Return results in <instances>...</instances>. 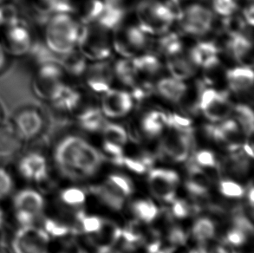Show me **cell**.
Masks as SVG:
<instances>
[{"instance_id":"cb8c5ba5","label":"cell","mask_w":254,"mask_h":253,"mask_svg":"<svg viewBox=\"0 0 254 253\" xmlns=\"http://www.w3.org/2000/svg\"><path fill=\"white\" fill-rule=\"evenodd\" d=\"M167 67L173 77L181 81L190 78L195 72V66L182 52L167 57Z\"/></svg>"},{"instance_id":"4dcf8cb0","label":"cell","mask_w":254,"mask_h":253,"mask_svg":"<svg viewBox=\"0 0 254 253\" xmlns=\"http://www.w3.org/2000/svg\"><path fill=\"white\" fill-rule=\"evenodd\" d=\"M215 225L208 218H200L192 226V236L200 243L212 240L215 235Z\"/></svg>"},{"instance_id":"7c38bea8","label":"cell","mask_w":254,"mask_h":253,"mask_svg":"<svg viewBox=\"0 0 254 253\" xmlns=\"http://www.w3.org/2000/svg\"><path fill=\"white\" fill-rule=\"evenodd\" d=\"M148 43L146 33L136 26L121 28L115 30L114 48L117 53L129 58L136 55L146 47Z\"/></svg>"},{"instance_id":"f1b7e54d","label":"cell","mask_w":254,"mask_h":253,"mask_svg":"<svg viewBox=\"0 0 254 253\" xmlns=\"http://www.w3.org/2000/svg\"><path fill=\"white\" fill-rule=\"evenodd\" d=\"M235 121L246 136H252L254 130V115L250 107L239 104L233 109Z\"/></svg>"},{"instance_id":"7dc6e473","label":"cell","mask_w":254,"mask_h":253,"mask_svg":"<svg viewBox=\"0 0 254 253\" xmlns=\"http://www.w3.org/2000/svg\"><path fill=\"white\" fill-rule=\"evenodd\" d=\"M244 17L245 20L248 22V24L253 26L254 22V4L253 3L245 9Z\"/></svg>"},{"instance_id":"9c48e42d","label":"cell","mask_w":254,"mask_h":253,"mask_svg":"<svg viewBox=\"0 0 254 253\" xmlns=\"http://www.w3.org/2000/svg\"><path fill=\"white\" fill-rule=\"evenodd\" d=\"M50 236L43 228L21 226L10 243L11 253H49Z\"/></svg>"},{"instance_id":"ee69618b","label":"cell","mask_w":254,"mask_h":253,"mask_svg":"<svg viewBox=\"0 0 254 253\" xmlns=\"http://www.w3.org/2000/svg\"><path fill=\"white\" fill-rule=\"evenodd\" d=\"M168 240L169 243L175 246H183L187 241V235L185 232L178 226H174L169 229L168 234Z\"/></svg>"},{"instance_id":"8d00e7d4","label":"cell","mask_w":254,"mask_h":253,"mask_svg":"<svg viewBox=\"0 0 254 253\" xmlns=\"http://www.w3.org/2000/svg\"><path fill=\"white\" fill-rule=\"evenodd\" d=\"M108 181L111 182L115 186V188L119 190L125 197L132 194L134 191L133 183L131 182L130 179L127 178L125 175L118 174L111 175L108 179Z\"/></svg>"},{"instance_id":"7402d4cb","label":"cell","mask_w":254,"mask_h":253,"mask_svg":"<svg viewBox=\"0 0 254 253\" xmlns=\"http://www.w3.org/2000/svg\"><path fill=\"white\" fill-rule=\"evenodd\" d=\"M76 119L80 126L89 132L102 131L107 122L102 110L95 107H84L76 113Z\"/></svg>"},{"instance_id":"c3c4849f","label":"cell","mask_w":254,"mask_h":253,"mask_svg":"<svg viewBox=\"0 0 254 253\" xmlns=\"http://www.w3.org/2000/svg\"><path fill=\"white\" fill-rule=\"evenodd\" d=\"M243 151L245 154H247L248 156L253 159L254 158V148H253V145L249 142H245L243 145Z\"/></svg>"},{"instance_id":"d4e9b609","label":"cell","mask_w":254,"mask_h":253,"mask_svg":"<svg viewBox=\"0 0 254 253\" xmlns=\"http://www.w3.org/2000/svg\"><path fill=\"white\" fill-rule=\"evenodd\" d=\"M168 115L158 110H152L141 119V129L148 137L160 135L167 126Z\"/></svg>"},{"instance_id":"4316f807","label":"cell","mask_w":254,"mask_h":253,"mask_svg":"<svg viewBox=\"0 0 254 253\" xmlns=\"http://www.w3.org/2000/svg\"><path fill=\"white\" fill-rule=\"evenodd\" d=\"M59 63L62 66L64 73L73 76L83 75L87 68L85 58L81 52H76L75 50L66 55L60 57Z\"/></svg>"},{"instance_id":"ac0fdd59","label":"cell","mask_w":254,"mask_h":253,"mask_svg":"<svg viewBox=\"0 0 254 253\" xmlns=\"http://www.w3.org/2000/svg\"><path fill=\"white\" fill-rule=\"evenodd\" d=\"M189 59L194 66L213 70L220 64L219 48L213 42H200L192 47Z\"/></svg>"},{"instance_id":"f6af8a7d","label":"cell","mask_w":254,"mask_h":253,"mask_svg":"<svg viewBox=\"0 0 254 253\" xmlns=\"http://www.w3.org/2000/svg\"><path fill=\"white\" fill-rule=\"evenodd\" d=\"M123 165L125 166L127 169L136 174L141 175L144 174L148 170V168L145 166L144 163L140 159H132V158L124 157L123 159Z\"/></svg>"},{"instance_id":"7a4b0ae2","label":"cell","mask_w":254,"mask_h":253,"mask_svg":"<svg viewBox=\"0 0 254 253\" xmlns=\"http://www.w3.org/2000/svg\"><path fill=\"white\" fill-rule=\"evenodd\" d=\"M139 28L146 34H165L173 22L180 18L182 10L174 0L163 3L159 0H142L136 9Z\"/></svg>"},{"instance_id":"f546056e","label":"cell","mask_w":254,"mask_h":253,"mask_svg":"<svg viewBox=\"0 0 254 253\" xmlns=\"http://www.w3.org/2000/svg\"><path fill=\"white\" fill-rule=\"evenodd\" d=\"M132 211L138 219L146 224L154 222L158 215V208L154 202L148 199H140L133 203Z\"/></svg>"},{"instance_id":"f35d334b","label":"cell","mask_w":254,"mask_h":253,"mask_svg":"<svg viewBox=\"0 0 254 253\" xmlns=\"http://www.w3.org/2000/svg\"><path fill=\"white\" fill-rule=\"evenodd\" d=\"M213 8L220 16L231 17L237 10V0H213Z\"/></svg>"},{"instance_id":"681fc988","label":"cell","mask_w":254,"mask_h":253,"mask_svg":"<svg viewBox=\"0 0 254 253\" xmlns=\"http://www.w3.org/2000/svg\"><path fill=\"white\" fill-rule=\"evenodd\" d=\"M254 186L253 184H250V187L248 188V202H249V204H250V206H251V208H254Z\"/></svg>"},{"instance_id":"8992f818","label":"cell","mask_w":254,"mask_h":253,"mask_svg":"<svg viewBox=\"0 0 254 253\" xmlns=\"http://www.w3.org/2000/svg\"><path fill=\"white\" fill-rule=\"evenodd\" d=\"M108 31L98 24L80 28L77 45L85 59L103 61L111 54Z\"/></svg>"},{"instance_id":"bcb514c9","label":"cell","mask_w":254,"mask_h":253,"mask_svg":"<svg viewBox=\"0 0 254 253\" xmlns=\"http://www.w3.org/2000/svg\"><path fill=\"white\" fill-rule=\"evenodd\" d=\"M10 57L7 54L2 44L0 43V74L6 70V68L10 64Z\"/></svg>"},{"instance_id":"484cf974","label":"cell","mask_w":254,"mask_h":253,"mask_svg":"<svg viewBox=\"0 0 254 253\" xmlns=\"http://www.w3.org/2000/svg\"><path fill=\"white\" fill-rule=\"evenodd\" d=\"M134 67L136 68L139 79L151 78L157 75L162 69V63L157 57L151 54L140 56L133 59Z\"/></svg>"},{"instance_id":"9f6ffc18","label":"cell","mask_w":254,"mask_h":253,"mask_svg":"<svg viewBox=\"0 0 254 253\" xmlns=\"http://www.w3.org/2000/svg\"><path fill=\"white\" fill-rule=\"evenodd\" d=\"M8 1H9V0H0V5L3 4V3H7Z\"/></svg>"},{"instance_id":"836d02e7","label":"cell","mask_w":254,"mask_h":253,"mask_svg":"<svg viewBox=\"0 0 254 253\" xmlns=\"http://www.w3.org/2000/svg\"><path fill=\"white\" fill-rule=\"evenodd\" d=\"M159 49L167 57L179 54L182 52V41L177 35H166L159 41Z\"/></svg>"},{"instance_id":"5bb4252c","label":"cell","mask_w":254,"mask_h":253,"mask_svg":"<svg viewBox=\"0 0 254 253\" xmlns=\"http://www.w3.org/2000/svg\"><path fill=\"white\" fill-rule=\"evenodd\" d=\"M179 182V175L169 169H152L148 174V182L152 192L156 198L169 203L175 199V191Z\"/></svg>"},{"instance_id":"277c9868","label":"cell","mask_w":254,"mask_h":253,"mask_svg":"<svg viewBox=\"0 0 254 253\" xmlns=\"http://www.w3.org/2000/svg\"><path fill=\"white\" fill-rule=\"evenodd\" d=\"M37 38L31 24L20 17L0 29V43L10 58H25Z\"/></svg>"},{"instance_id":"ba28073f","label":"cell","mask_w":254,"mask_h":253,"mask_svg":"<svg viewBox=\"0 0 254 253\" xmlns=\"http://www.w3.org/2000/svg\"><path fill=\"white\" fill-rule=\"evenodd\" d=\"M198 106L204 117L212 123L226 120L234 109L227 93L212 88L200 91Z\"/></svg>"},{"instance_id":"30bf717a","label":"cell","mask_w":254,"mask_h":253,"mask_svg":"<svg viewBox=\"0 0 254 253\" xmlns=\"http://www.w3.org/2000/svg\"><path fill=\"white\" fill-rule=\"evenodd\" d=\"M169 133L160 146V154L175 162H184L189 157L193 145L192 130H181L169 127Z\"/></svg>"},{"instance_id":"ffe728a7","label":"cell","mask_w":254,"mask_h":253,"mask_svg":"<svg viewBox=\"0 0 254 253\" xmlns=\"http://www.w3.org/2000/svg\"><path fill=\"white\" fill-rule=\"evenodd\" d=\"M226 77L229 89L236 94L248 92L254 85V70L250 66L242 65L229 69Z\"/></svg>"},{"instance_id":"8fae6325","label":"cell","mask_w":254,"mask_h":253,"mask_svg":"<svg viewBox=\"0 0 254 253\" xmlns=\"http://www.w3.org/2000/svg\"><path fill=\"white\" fill-rule=\"evenodd\" d=\"M182 30L187 34L203 36L209 32L213 24V12L201 4H192L182 11L181 17Z\"/></svg>"},{"instance_id":"4fadbf2b","label":"cell","mask_w":254,"mask_h":253,"mask_svg":"<svg viewBox=\"0 0 254 253\" xmlns=\"http://www.w3.org/2000/svg\"><path fill=\"white\" fill-rule=\"evenodd\" d=\"M18 172L28 182L42 183L48 179V162L45 154L38 149H32L18 161Z\"/></svg>"},{"instance_id":"74e56055","label":"cell","mask_w":254,"mask_h":253,"mask_svg":"<svg viewBox=\"0 0 254 253\" xmlns=\"http://www.w3.org/2000/svg\"><path fill=\"white\" fill-rule=\"evenodd\" d=\"M220 191L224 196L231 198H241L245 194V189L242 186L237 182L227 180L220 182Z\"/></svg>"},{"instance_id":"db71d44e","label":"cell","mask_w":254,"mask_h":253,"mask_svg":"<svg viewBox=\"0 0 254 253\" xmlns=\"http://www.w3.org/2000/svg\"><path fill=\"white\" fill-rule=\"evenodd\" d=\"M3 119H4V111H3V107L0 104V125L3 124Z\"/></svg>"},{"instance_id":"e0dca14e","label":"cell","mask_w":254,"mask_h":253,"mask_svg":"<svg viewBox=\"0 0 254 253\" xmlns=\"http://www.w3.org/2000/svg\"><path fill=\"white\" fill-rule=\"evenodd\" d=\"M84 73L87 84L95 92L105 93L110 89L114 71L109 63L98 61L86 68Z\"/></svg>"},{"instance_id":"6da1fadb","label":"cell","mask_w":254,"mask_h":253,"mask_svg":"<svg viewBox=\"0 0 254 253\" xmlns=\"http://www.w3.org/2000/svg\"><path fill=\"white\" fill-rule=\"evenodd\" d=\"M42 25L41 40L53 55L60 58L75 50L81 26L71 13L54 14Z\"/></svg>"},{"instance_id":"b9f144b4","label":"cell","mask_w":254,"mask_h":253,"mask_svg":"<svg viewBox=\"0 0 254 253\" xmlns=\"http://www.w3.org/2000/svg\"><path fill=\"white\" fill-rule=\"evenodd\" d=\"M172 204V214L178 219H185L192 212V205L185 200L175 199Z\"/></svg>"},{"instance_id":"f5cc1de1","label":"cell","mask_w":254,"mask_h":253,"mask_svg":"<svg viewBox=\"0 0 254 253\" xmlns=\"http://www.w3.org/2000/svg\"><path fill=\"white\" fill-rule=\"evenodd\" d=\"M189 253H207V250H206V247H199L198 249H196V250H192Z\"/></svg>"},{"instance_id":"44dd1931","label":"cell","mask_w":254,"mask_h":253,"mask_svg":"<svg viewBox=\"0 0 254 253\" xmlns=\"http://www.w3.org/2000/svg\"><path fill=\"white\" fill-rule=\"evenodd\" d=\"M156 89L160 96L172 103H181L188 93L185 83L174 77L161 79L157 82Z\"/></svg>"},{"instance_id":"11a10c76","label":"cell","mask_w":254,"mask_h":253,"mask_svg":"<svg viewBox=\"0 0 254 253\" xmlns=\"http://www.w3.org/2000/svg\"><path fill=\"white\" fill-rule=\"evenodd\" d=\"M3 222H4V215H3V211L0 209V228L3 226Z\"/></svg>"},{"instance_id":"d6986e66","label":"cell","mask_w":254,"mask_h":253,"mask_svg":"<svg viewBox=\"0 0 254 253\" xmlns=\"http://www.w3.org/2000/svg\"><path fill=\"white\" fill-rule=\"evenodd\" d=\"M227 49L233 56L234 60L244 66L253 64V45L247 36L240 33L231 34L230 39L227 43Z\"/></svg>"},{"instance_id":"1f68e13d","label":"cell","mask_w":254,"mask_h":253,"mask_svg":"<svg viewBox=\"0 0 254 253\" xmlns=\"http://www.w3.org/2000/svg\"><path fill=\"white\" fill-rule=\"evenodd\" d=\"M102 131H103V136L106 141L117 144L121 147H123L127 143V132L123 126L118 124L106 123L103 126Z\"/></svg>"},{"instance_id":"7bdbcfd3","label":"cell","mask_w":254,"mask_h":253,"mask_svg":"<svg viewBox=\"0 0 254 253\" xmlns=\"http://www.w3.org/2000/svg\"><path fill=\"white\" fill-rule=\"evenodd\" d=\"M248 238L244 232L234 226L232 229L227 232L226 240L227 243L230 244L234 247H241L247 242Z\"/></svg>"},{"instance_id":"6f0895ef","label":"cell","mask_w":254,"mask_h":253,"mask_svg":"<svg viewBox=\"0 0 254 253\" xmlns=\"http://www.w3.org/2000/svg\"></svg>"},{"instance_id":"52a82bcc","label":"cell","mask_w":254,"mask_h":253,"mask_svg":"<svg viewBox=\"0 0 254 253\" xmlns=\"http://www.w3.org/2000/svg\"><path fill=\"white\" fill-rule=\"evenodd\" d=\"M13 206L15 218L20 226H32L43 214L45 198L35 189H22L14 196Z\"/></svg>"},{"instance_id":"5b68a950","label":"cell","mask_w":254,"mask_h":253,"mask_svg":"<svg viewBox=\"0 0 254 253\" xmlns=\"http://www.w3.org/2000/svg\"><path fill=\"white\" fill-rule=\"evenodd\" d=\"M10 123L24 143L38 140L48 126L45 112L33 105L18 109L11 117Z\"/></svg>"},{"instance_id":"ab89813d","label":"cell","mask_w":254,"mask_h":253,"mask_svg":"<svg viewBox=\"0 0 254 253\" xmlns=\"http://www.w3.org/2000/svg\"><path fill=\"white\" fill-rule=\"evenodd\" d=\"M192 160L200 168H217L218 166L217 159L214 154L212 151L206 149L197 152L193 155Z\"/></svg>"},{"instance_id":"60d3db41","label":"cell","mask_w":254,"mask_h":253,"mask_svg":"<svg viewBox=\"0 0 254 253\" xmlns=\"http://www.w3.org/2000/svg\"><path fill=\"white\" fill-rule=\"evenodd\" d=\"M13 180L6 169L0 167V200L6 198L13 189Z\"/></svg>"},{"instance_id":"603a6c76","label":"cell","mask_w":254,"mask_h":253,"mask_svg":"<svg viewBox=\"0 0 254 253\" xmlns=\"http://www.w3.org/2000/svg\"><path fill=\"white\" fill-rule=\"evenodd\" d=\"M92 191L102 202L110 208L116 211L123 208L126 197L108 180L103 185L94 187Z\"/></svg>"},{"instance_id":"3957f363","label":"cell","mask_w":254,"mask_h":253,"mask_svg":"<svg viewBox=\"0 0 254 253\" xmlns=\"http://www.w3.org/2000/svg\"><path fill=\"white\" fill-rule=\"evenodd\" d=\"M65 73L59 59L45 63L32 69L31 89L36 97L47 103L59 96L66 85Z\"/></svg>"},{"instance_id":"f907efd6","label":"cell","mask_w":254,"mask_h":253,"mask_svg":"<svg viewBox=\"0 0 254 253\" xmlns=\"http://www.w3.org/2000/svg\"><path fill=\"white\" fill-rule=\"evenodd\" d=\"M207 250V249H206ZM208 253H228L227 249L223 247L220 246H217V247H213L211 250H207Z\"/></svg>"},{"instance_id":"816d5d0a","label":"cell","mask_w":254,"mask_h":253,"mask_svg":"<svg viewBox=\"0 0 254 253\" xmlns=\"http://www.w3.org/2000/svg\"><path fill=\"white\" fill-rule=\"evenodd\" d=\"M97 253H121L117 251L114 250L113 248L111 247H100Z\"/></svg>"},{"instance_id":"e575fe53","label":"cell","mask_w":254,"mask_h":253,"mask_svg":"<svg viewBox=\"0 0 254 253\" xmlns=\"http://www.w3.org/2000/svg\"><path fill=\"white\" fill-rule=\"evenodd\" d=\"M60 200L66 205L78 207L85 202V193L76 188L64 189L60 193Z\"/></svg>"},{"instance_id":"2e32d148","label":"cell","mask_w":254,"mask_h":253,"mask_svg":"<svg viewBox=\"0 0 254 253\" xmlns=\"http://www.w3.org/2000/svg\"><path fill=\"white\" fill-rule=\"evenodd\" d=\"M10 122L0 125V161L9 162L19 155L24 146Z\"/></svg>"},{"instance_id":"83f0119b","label":"cell","mask_w":254,"mask_h":253,"mask_svg":"<svg viewBox=\"0 0 254 253\" xmlns=\"http://www.w3.org/2000/svg\"><path fill=\"white\" fill-rule=\"evenodd\" d=\"M114 75L117 76L125 85L128 87H135L139 83V76H138L136 68L134 67L133 60L129 59H123L119 60L115 64L113 68Z\"/></svg>"},{"instance_id":"d6a6232c","label":"cell","mask_w":254,"mask_h":253,"mask_svg":"<svg viewBox=\"0 0 254 253\" xmlns=\"http://www.w3.org/2000/svg\"><path fill=\"white\" fill-rule=\"evenodd\" d=\"M104 8L103 0H88L83 5L81 20L84 24H90L96 22Z\"/></svg>"},{"instance_id":"9a60e30c","label":"cell","mask_w":254,"mask_h":253,"mask_svg":"<svg viewBox=\"0 0 254 253\" xmlns=\"http://www.w3.org/2000/svg\"><path fill=\"white\" fill-rule=\"evenodd\" d=\"M102 112L110 118H119L130 112L134 102L129 93L118 89H109L103 93Z\"/></svg>"},{"instance_id":"d590c367","label":"cell","mask_w":254,"mask_h":253,"mask_svg":"<svg viewBox=\"0 0 254 253\" xmlns=\"http://www.w3.org/2000/svg\"><path fill=\"white\" fill-rule=\"evenodd\" d=\"M43 229L48 234L50 238H60L69 234L70 227L64 223L53 219H45Z\"/></svg>"}]
</instances>
